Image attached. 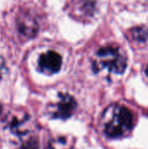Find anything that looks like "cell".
<instances>
[{"label":"cell","instance_id":"obj_10","mask_svg":"<svg viewBox=\"0 0 148 149\" xmlns=\"http://www.w3.org/2000/svg\"><path fill=\"white\" fill-rule=\"evenodd\" d=\"M2 111H3V107H2V105L0 104V113H2Z\"/></svg>","mask_w":148,"mask_h":149},{"label":"cell","instance_id":"obj_9","mask_svg":"<svg viewBox=\"0 0 148 149\" xmlns=\"http://www.w3.org/2000/svg\"><path fill=\"white\" fill-rule=\"evenodd\" d=\"M146 74L148 76V65L147 66V68H146Z\"/></svg>","mask_w":148,"mask_h":149},{"label":"cell","instance_id":"obj_6","mask_svg":"<svg viewBox=\"0 0 148 149\" xmlns=\"http://www.w3.org/2000/svg\"><path fill=\"white\" fill-rule=\"evenodd\" d=\"M129 36L137 42H146L148 40V27L138 26L129 31Z\"/></svg>","mask_w":148,"mask_h":149},{"label":"cell","instance_id":"obj_7","mask_svg":"<svg viewBox=\"0 0 148 149\" xmlns=\"http://www.w3.org/2000/svg\"><path fill=\"white\" fill-rule=\"evenodd\" d=\"M39 141L36 135H29L21 141V145L19 149H38Z\"/></svg>","mask_w":148,"mask_h":149},{"label":"cell","instance_id":"obj_4","mask_svg":"<svg viewBox=\"0 0 148 149\" xmlns=\"http://www.w3.org/2000/svg\"><path fill=\"white\" fill-rule=\"evenodd\" d=\"M61 65L62 58L60 55L52 51L42 54L38 59V67L40 71L46 74L58 72L60 70Z\"/></svg>","mask_w":148,"mask_h":149},{"label":"cell","instance_id":"obj_5","mask_svg":"<svg viewBox=\"0 0 148 149\" xmlns=\"http://www.w3.org/2000/svg\"><path fill=\"white\" fill-rule=\"evenodd\" d=\"M17 25L19 31L26 36H35L38 30V25L36 20L29 14H21L17 19Z\"/></svg>","mask_w":148,"mask_h":149},{"label":"cell","instance_id":"obj_8","mask_svg":"<svg viewBox=\"0 0 148 149\" xmlns=\"http://www.w3.org/2000/svg\"><path fill=\"white\" fill-rule=\"evenodd\" d=\"M5 70H6V67H5L4 61H3V59L2 58H0V79H2Z\"/></svg>","mask_w":148,"mask_h":149},{"label":"cell","instance_id":"obj_3","mask_svg":"<svg viewBox=\"0 0 148 149\" xmlns=\"http://www.w3.org/2000/svg\"><path fill=\"white\" fill-rule=\"evenodd\" d=\"M76 106V101L72 96L69 94H61L59 100L53 106L51 113L54 118L65 120L72 114Z\"/></svg>","mask_w":148,"mask_h":149},{"label":"cell","instance_id":"obj_1","mask_svg":"<svg viewBox=\"0 0 148 149\" xmlns=\"http://www.w3.org/2000/svg\"><path fill=\"white\" fill-rule=\"evenodd\" d=\"M105 134L113 139H118L127 134L134 126L133 113L127 107L112 105L105 110L102 115Z\"/></svg>","mask_w":148,"mask_h":149},{"label":"cell","instance_id":"obj_2","mask_svg":"<svg viewBox=\"0 0 148 149\" xmlns=\"http://www.w3.org/2000/svg\"><path fill=\"white\" fill-rule=\"evenodd\" d=\"M127 59L124 52L114 46L100 48L93 60V70L95 72L107 71L114 74H121L125 72Z\"/></svg>","mask_w":148,"mask_h":149}]
</instances>
